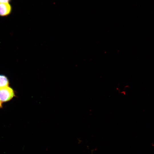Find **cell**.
<instances>
[{"label":"cell","instance_id":"1","mask_svg":"<svg viewBox=\"0 0 154 154\" xmlns=\"http://www.w3.org/2000/svg\"><path fill=\"white\" fill-rule=\"evenodd\" d=\"M14 95L13 89L9 86L0 89V100L1 102L10 100Z\"/></svg>","mask_w":154,"mask_h":154},{"label":"cell","instance_id":"2","mask_svg":"<svg viewBox=\"0 0 154 154\" xmlns=\"http://www.w3.org/2000/svg\"><path fill=\"white\" fill-rule=\"evenodd\" d=\"M12 8L9 3H0V16L5 17L9 15L11 13Z\"/></svg>","mask_w":154,"mask_h":154},{"label":"cell","instance_id":"3","mask_svg":"<svg viewBox=\"0 0 154 154\" xmlns=\"http://www.w3.org/2000/svg\"><path fill=\"white\" fill-rule=\"evenodd\" d=\"M9 84L7 77L4 75L0 74V89L8 86Z\"/></svg>","mask_w":154,"mask_h":154},{"label":"cell","instance_id":"4","mask_svg":"<svg viewBox=\"0 0 154 154\" xmlns=\"http://www.w3.org/2000/svg\"><path fill=\"white\" fill-rule=\"evenodd\" d=\"M11 0H0L1 3H8Z\"/></svg>","mask_w":154,"mask_h":154},{"label":"cell","instance_id":"5","mask_svg":"<svg viewBox=\"0 0 154 154\" xmlns=\"http://www.w3.org/2000/svg\"><path fill=\"white\" fill-rule=\"evenodd\" d=\"M1 106V102L0 100V107Z\"/></svg>","mask_w":154,"mask_h":154}]
</instances>
